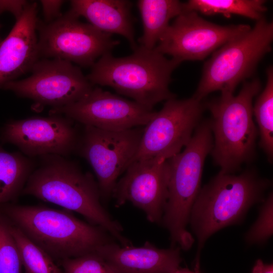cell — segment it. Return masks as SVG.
Returning a JSON list of instances; mask_svg holds the SVG:
<instances>
[{
  "label": "cell",
  "instance_id": "6da1fadb",
  "mask_svg": "<svg viewBox=\"0 0 273 273\" xmlns=\"http://www.w3.org/2000/svg\"><path fill=\"white\" fill-rule=\"evenodd\" d=\"M40 158V163L29 176L22 195L78 213L104 229L121 245H131L122 235L120 225L101 204L99 186L91 173L83 172L75 162L64 156L47 155Z\"/></svg>",
  "mask_w": 273,
  "mask_h": 273
},
{
  "label": "cell",
  "instance_id": "7a4b0ae2",
  "mask_svg": "<svg viewBox=\"0 0 273 273\" xmlns=\"http://www.w3.org/2000/svg\"><path fill=\"white\" fill-rule=\"evenodd\" d=\"M0 212L54 260L83 255L112 242L104 229L64 209L9 203L1 205Z\"/></svg>",
  "mask_w": 273,
  "mask_h": 273
},
{
  "label": "cell",
  "instance_id": "3957f363",
  "mask_svg": "<svg viewBox=\"0 0 273 273\" xmlns=\"http://www.w3.org/2000/svg\"><path fill=\"white\" fill-rule=\"evenodd\" d=\"M180 63L154 49L138 46L127 56L106 54L95 63L86 75L94 85L108 86L148 108L176 96L169 89L171 74Z\"/></svg>",
  "mask_w": 273,
  "mask_h": 273
},
{
  "label": "cell",
  "instance_id": "277c9868",
  "mask_svg": "<svg viewBox=\"0 0 273 273\" xmlns=\"http://www.w3.org/2000/svg\"><path fill=\"white\" fill-rule=\"evenodd\" d=\"M213 147L210 120L199 124L183 151L166 160L168 196L162 221L172 242L189 249L194 239L186 227L200 191L205 158Z\"/></svg>",
  "mask_w": 273,
  "mask_h": 273
},
{
  "label": "cell",
  "instance_id": "5b68a950",
  "mask_svg": "<svg viewBox=\"0 0 273 273\" xmlns=\"http://www.w3.org/2000/svg\"><path fill=\"white\" fill-rule=\"evenodd\" d=\"M260 89L259 80L254 79L245 82L237 96L221 94L205 105L212 116L211 153L221 173L238 170L253 156L258 132L253 120L252 101Z\"/></svg>",
  "mask_w": 273,
  "mask_h": 273
},
{
  "label": "cell",
  "instance_id": "8992f818",
  "mask_svg": "<svg viewBox=\"0 0 273 273\" xmlns=\"http://www.w3.org/2000/svg\"><path fill=\"white\" fill-rule=\"evenodd\" d=\"M268 185L267 180L250 169L239 175L219 172L200 190L189 219L199 251L211 235L240 221L253 205L262 200Z\"/></svg>",
  "mask_w": 273,
  "mask_h": 273
},
{
  "label": "cell",
  "instance_id": "52a82bcc",
  "mask_svg": "<svg viewBox=\"0 0 273 273\" xmlns=\"http://www.w3.org/2000/svg\"><path fill=\"white\" fill-rule=\"evenodd\" d=\"M273 23L265 18L213 53L205 63L201 80L193 96L202 100L208 94L234 92L241 82L250 77L263 56L271 50Z\"/></svg>",
  "mask_w": 273,
  "mask_h": 273
},
{
  "label": "cell",
  "instance_id": "ba28073f",
  "mask_svg": "<svg viewBox=\"0 0 273 273\" xmlns=\"http://www.w3.org/2000/svg\"><path fill=\"white\" fill-rule=\"evenodd\" d=\"M79 18L70 10L48 23L38 19L40 58H59L92 67L98 58L111 53L120 43L111 34L80 21Z\"/></svg>",
  "mask_w": 273,
  "mask_h": 273
},
{
  "label": "cell",
  "instance_id": "9c48e42d",
  "mask_svg": "<svg viewBox=\"0 0 273 273\" xmlns=\"http://www.w3.org/2000/svg\"><path fill=\"white\" fill-rule=\"evenodd\" d=\"M205 107L202 101L193 96L166 101L162 109L155 112L145 126L138 149L130 163L151 158L167 160L181 152L199 125Z\"/></svg>",
  "mask_w": 273,
  "mask_h": 273
},
{
  "label": "cell",
  "instance_id": "30bf717a",
  "mask_svg": "<svg viewBox=\"0 0 273 273\" xmlns=\"http://www.w3.org/2000/svg\"><path fill=\"white\" fill-rule=\"evenodd\" d=\"M31 75L0 88L43 106L60 108L75 103L94 87L78 66L59 58L40 59Z\"/></svg>",
  "mask_w": 273,
  "mask_h": 273
},
{
  "label": "cell",
  "instance_id": "8fae6325",
  "mask_svg": "<svg viewBox=\"0 0 273 273\" xmlns=\"http://www.w3.org/2000/svg\"><path fill=\"white\" fill-rule=\"evenodd\" d=\"M76 151L90 165L101 196L112 195L117 179L138 149L144 128L111 131L84 125Z\"/></svg>",
  "mask_w": 273,
  "mask_h": 273
},
{
  "label": "cell",
  "instance_id": "7c38bea8",
  "mask_svg": "<svg viewBox=\"0 0 273 273\" xmlns=\"http://www.w3.org/2000/svg\"><path fill=\"white\" fill-rule=\"evenodd\" d=\"M246 24L222 26L194 11H184L169 25L154 49L180 63L201 60L251 29Z\"/></svg>",
  "mask_w": 273,
  "mask_h": 273
},
{
  "label": "cell",
  "instance_id": "4fadbf2b",
  "mask_svg": "<svg viewBox=\"0 0 273 273\" xmlns=\"http://www.w3.org/2000/svg\"><path fill=\"white\" fill-rule=\"evenodd\" d=\"M73 123L62 115L11 120L1 128L0 138L30 158L47 155L66 157L76 151L80 137Z\"/></svg>",
  "mask_w": 273,
  "mask_h": 273
},
{
  "label": "cell",
  "instance_id": "5bb4252c",
  "mask_svg": "<svg viewBox=\"0 0 273 273\" xmlns=\"http://www.w3.org/2000/svg\"><path fill=\"white\" fill-rule=\"evenodd\" d=\"M155 112L133 100L94 87L79 101L52 108L50 114L62 115L83 125L119 131L146 126Z\"/></svg>",
  "mask_w": 273,
  "mask_h": 273
},
{
  "label": "cell",
  "instance_id": "9a60e30c",
  "mask_svg": "<svg viewBox=\"0 0 273 273\" xmlns=\"http://www.w3.org/2000/svg\"><path fill=\"white\" fill-rule=\"evenodd\" d=\"M125 171L112 193L116 206L129 202L142 210L150 221L160 222L168 196L166 160L151 158L134 161Z\"/></svg>",
  "mask_w": 273,
  "mask_h": 273
},
{
  "label": "cell",
  "instance_id": "2e32d148",
  "mask_svg": "<svg viewBox=\"0 0 273 273\" xmlns=\"http://www.w3.org/2000/svg\"><path fill=\"white\" fill-rule=\"evenodd\" d=\"M37 5L30 2L0 43V86L31 71L40 59L36 26Z\"/></svg>",
  "mask_w": 273,
  "mask_h": 273
},
{
  "label": "cell",
  "instance_id": "e0dca14e",
  "mask_svg": "<svg viewBox=\"0 0 273 273\" xmlns=\"http://www.w3.org/2000/svg\"><path fill=\"white\" fill-rule=\"evenodd\" d=\"M95 252L116 273H175L182 260L179 247L160 249L148 242L134 247L111 242Z\"/></svg>",
  "mask_w": 273,
  "mask_h": 273
},
{
  "label": "cell",
  "instance_id": "ac0fdd59",
  "mask_svg": "<svg viewBox=\"0 0 273 273\" xmlns=\"http://www.w3.org/2000/svg\"><path fill=\"white\" fill-rule=\"evenodd\" d=\"M70 10L84 17L102 32L125 37L134 50L138 47L130 13L132 3L125 0H73Z\"/></svg>",
  "mask_w": 273,
  "mask_h": 273
},
{
  "label": "cell",
  "instance_id": "d6986e66",
  "mask_svg": "<svg viewBox=\"0 0 273 273\" xmlns=\"http://www.w3.org/2000/svg\"><path fill=\"white\" fill-rule=\"evenodd\" d=\"M137 4L143 26L138 41L140 47L152 50L169 26L170 21L184 11V4L177 0H139Z\"/></svg>",
  "mask_w": 273,
  "mask_h": 273
},
{
  "label": "cell",
  "instance_id": "ffe728a7",
  "mask_svg": "<svg viewBox=\"0 0 273 273\" xmlns=\"http://www.w3.org/2000/svg\"><path fill=\"white\" fill-rule=\"evenodd\" d=\"M37 164L21 152H10L0 145V206L9 203L22 194Z\"/></svg>",
  "mask_w": 273,
  "mask_h": 273
},
{
  "label": "cell",
  "instance_id": "44dd1931",
  "mask_svg": "<svg viewBox=\"0 0 273 273\" xmlns=\"http://www.w3.org/2000/svg\"><path fill=\"white\" fill-rule=\"evenodd\" d=\"M184 4V11H194L206 15L221 14L226 18L238 15L256 21L267 11L263 0H190Z\"/></svg>",
  "mask_w": 273,
  "mask_h": 273
},
{
  "label": "cell",
  "instance_id": "7402d4cb",
  "mask_svg": "<svg viewBox=\"0 0 273 273\" xmlns=\"http://www.w3.org/2000/svg\"><path fill=\"white\" fill-rule=\"evenodd\" d=\"M17 245L24 273H63L55 260L10 222Z\"/></svg>",
  "mask_w": 273,
  "mask_h": 273
},
{
  "label": "cell",
  "instance_id": "603a6c76",
  "mask_svg": "<svg viewBox=\"0 0 273 273\" xmlns=\"http://www.w3.org/2000/svg\"><path fill=\"white\" fill-rule=\"evenodd\" d=\"M265 86L253 107L260 135V145L271 161L273 156V69L266 71Z\"/></svg>",
  "mask_w": 273,
  "mask_h": 273
},
{
  "label": "cell",
  "instance_id": "cb8c5ba5",
  "mask_svg": "<svg viewBox=\"0 0 273 273\" xmlns=\"http://www.w3.org/2000/svg\"><path fill=\"white\" fill-rule=\"evenodd\" d=\"M19 251L9 221L0 212V273H22Z\"/></svg>",
  "mask_w": 273,
  "mask_h": 273
},
{
  "label": "cell",
  "instance_id": "d4e9b609",
  "mask_svg": "<svg viewBox=\"0 0 273 273\" xmlns=\"http://www.w3.org/2000/svg\"><path fill=\"white\" fill-rule=\"evenodd\" d=\"M59 261L63 273H116L95 252Z\"/></svg>",
  "mask_w": 273,
  "mask_h": 273
},
{
  "label": "cell",
  "instance_id": "484cf974",
  "mask_svg": "<svg viewBox=\"0 0 273 273\" xmlns=\"http://www.w3.org/2000/svg\"><path fill=\"white\" fill-rule=\"evenodd\" d=\"M273 196L270 194L264 201L259 217L248 232L246 239L250 243L265 242L273 233Z\"/></svg>",
  "mask_w": 273,
  "mask_h": 273
},
{
  "label": "cell",
  "instance_id": "4316f807",
  "mask_svg": "<svg viewBox=\"0 0 273 273\" xmlns=\"http://www.w3.org/2000/svg\"><path fill=\"white\" fill-rule=\"evenodd\" d=\"M64 1L41 0L43 16L46 23L51 22L62 15L61 9Z\"/></svg>",
  "mask_w": 273,
  "mask_h": 273
},
{
  "label": "cell",
  "instance_id": "83f0119b",
  "mask_svg": "<svg viewBox=\"0 0 273 273\" xmlns=\"http://www.w3.org/2000/svg\"><path fill=\"white\" fill-rule=\"evenodd\" d=\"M30 2L24 0L0 1V14L8 12L16 20L21 17Z\"/></svg>",
  "mask_w": 273,
  "mask_h": 273
},
{
  "label": "cell",
  "instance_id": "f1b7e54d",
  "mask_svg": "<svg viewBox=\"0 0 273 273\" xmlns=\"http://www.w3.org/2000/svg\"><path fill=\"white\" fill-rule=\"evenodd\" d=\"M252 273H273L272 264L264 263L261 260L256 261L252 269Z\"/></svg>",
  "mask_w": 273,
  "mask_h": 273
},
{
  "label": "cell",
  "instance_id": "f546056e",
  "mask_svg": "<svg viewBox=\"0 0 273 273\" xmlns=\"http://www.w3.org/2000/svg\"><path fill=\"white\" fill-rule=\"evenodd\" d=\"M175 273H201L200 267L199 257H197L195 267L193 269L180 267Z\"/></svg>",
  "mask_w": 273,
  "mask_h": 273
},
{
  "label": "cell",
  "instance_id": "4dcf8cb0",
  "mask_svg": "<svg viewBox=\"0 0 273 273\" xmlns=\"http://www.w3.org/2000/svg\"><path fill=\"white\" fill-rule=\"evenodd\" d=\"M0 28H1V25H0ZM1 41H1V38H0V43H1Z\"/></svg>",
  "mask_w": 273,
  "mask_h": 273
}]
</instances>
